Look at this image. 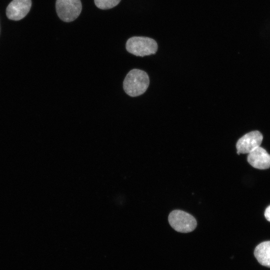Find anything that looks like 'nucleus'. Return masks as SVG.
<instances>
[{"mask_svg":"<svg viewBox=\"0 0 270 270\" xmlns=\"http://www.w3.org/2000/svg\"><path fill=\"white\" fill-rule=\"evenodd\" d=\"M149 84V77L146 72L139 69H132L126 76L123 88L127 94L134 97L143 94Z\"/></svg>","mask_w":270,"mask_h":270,"instance_id":"1","label":"nucleus"},{"mask_svg":"<svg viewBox=\"0 0 270 270\" xmlns=\"http://www.w3.org/2000/svg\"><path fill=\"white\" fill-rule=\"evenodd\" d=\"M158 44L152 38L144 36H133L126 41V50L136 56H144L154 54L158 50Z\"/></svg>","mask_w":270,"mask_h":270,"instance_id":"2","label":"nucleus"},{"mask_svg":"<svg viewBox=\"0 0 270 270\" xmlns=\"http://www.w3.org/2000/svg\"><path fill=\"white\" fill-rule=\"evenodd\" d=\"M168 222L175 230L187 233L193 231L196 226V218L190 214L181 210H174L169 214Z\"/></svg>","mask_w":270,"mask_h":270,"instance_id":"3","label":"nucleus"},{"mask_svg":"<svg viewBox=\"0 0 270 270\" xmlns=\"http://www.w3.org/2000/svg\"><path fill=\"white\" fill-rule=\"evenodd\" d=\"M56 9L59 18L68 22L74 21L79 16L82 5L80 0H56Z\"/></svg>","mask_w":270,"mask_h":270,"instance_id":"4","label":"nucleus"},{"mask_svg":"<svg viewBox=\"0 0 270 270\" xmlns=\"http://www.w3.org/2000/svg\"><path fill=\"white\" fill-rule=\"evenodd\" d=\"M263 139L262 134L258 130L248 132L240 138L237 142L236 153L248 154L260 146Z\"/></svg>","mask_w":270,"mask_h":270,"instance_id":"5","label":"nucleus"},{"mask_svg":"<svg viewBox=\"0 0 270 270\" xmlns=\"http://www.w3.org/2000/svg\"><path fill=\"white\" fill-rule=\"evenodd\" d=\"M31 6V0H13L6 8L7 17L11 20H20L28 14Z\"/></svg>","mask_w":270,"mask_h":270,"instance_id":"6","label":"nucleus"},{"mask_svg":"<svg viewBox=\"0 0 270 270\" xmlns=\"http://www.w3.org/2000/svg\"><path fill=\"white\" fill-rule=\"evenodd\" d=\"M247 160L248 162L256 168L266 170L270 168V154L260 146L248 153Z\"/></svg>","mask_w":270,"mask_h":270,"instance_id":"7","label":"nucleus"},{"mask_svg":"<svg viewBox=\"0 0 270 270\" xmlns=\"http://www.w3.org/2000/svg\"><path fill=\"white\" fill-rule=\"evenodd\" d=\"M254 256L260 264L270 268V240L258 244L254 249Z\"/></svg>","mask_w":270,"mask_h":270,"instance_id":"8","label":"nucleus"},{"mask_svg":"<svg viewBox=\"0 0 270 270\" xmlns=\"http://www.w3.org/2000/svg\"><path fill=\"white\" fill-rule=\"evenodd\" d=\"M121 0H94L96 6L102 10L112 8L117 6Z\"/></svg>","mask_w":270,"mask_h":270,"instance_id":"9","label":"nucleus"},{"mask_svg":"<svg viewBox=\"0 0 270 270\" xmlns=\"http://www.w3.org/2000/svg\"><path fill=\"white\" fill-rule=\"evenodd\" d=\"M264 216L270 222V205L266 208L264 212Z\"/></svg>","mask_w":270,"mask_h":270,"instance_id":"10","label":"nucleus"}]
</instances>
